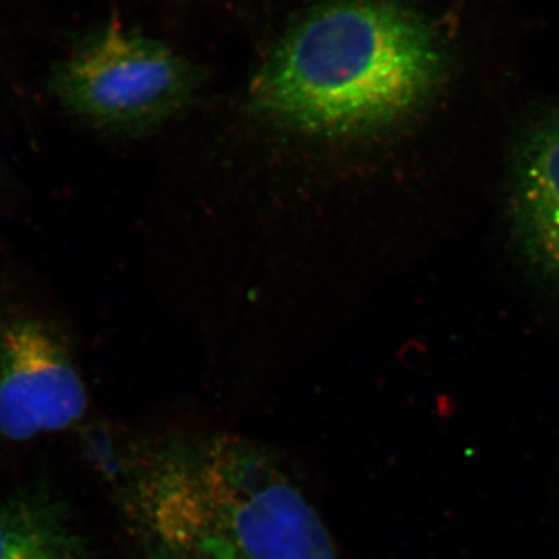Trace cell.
<instances>
[{
	"label": "cell",
	"mask_w": 559,
	"mask_h": 559,
	"mask_svg": "<svg viewBox=\"0 0 559 559\" xmlns=\"http://www.w3.org/2000/svg\"><path fill=\"white\" fill-rule=\"evenodd\" d=\"M0 559H91V547L62 499L31 487L0 496Z\"/></svg>",
	"instance_id": "8992f818"
},
{
	"label": "cell",
	"mask_w": 559,
	"mask_h": 559,
	"mask_svg": "<svg viewBox=\"0 0 559 559\" xmlns=\"http://www.w3.org/2000/svg\"><path fill=\"white\" fill-rule=\"evenodd\" d=\"M440 51L417 16L392 0H334L286 35L252 84L261 116L296 130H381L428 100Z\"/></svg>",
	"instance_id": "7a4b0ae2"
},
{
	"label": "cell",
	"mask_w": 559,
	"mask_h": 559,
	"mask_svg": "<svg viewBox=\"0 0 559 559\" xmlns=\"http://www.w3.org/2000/svg\"><path fill=\"white\" fill-rule=\"evenodd\" d=\"M90 414V395L64 341L38 319L0 325V439L69 432Z\"/></svg>",
	"instance_id": "277c9868"
},
{
	"label": "cell",
	"mask_w": 559,
	"mask_h": 559,
	"mask_svg": "<svg viewBox=\"0 0 559 559\" xmlns=\"http://www.w3.org/2000/svg\"><path fill=\"white\" fill-rule=\"evenodd\" d=\"M511 221L527 259L559 285V112L536 123L518 151Z\"/></svg>",
	"instance_id": "5b68a950"
},
{
	"label": "cell",
	"mask_w": 559,
	"mask_h": 559,
	"mask_svg": "<svg viewBox=\"0 0 559 559\" xmlns=\"http://www.w3.org/2000/svg\"><path fill=\"white\" fill-rule=\"evenodd\" d=\"M103 436L91 448L132 559H340L274 448L207 428Z\"/></svg>",
	"instance_id": "6da1fadb"
},
{
	"label": "cell",
	"mask_w": 559,
	"mask_h": 559,
	"mask_svg": "<svg viewBox=\"0 0 559 559\" xmlns=\"http://www.w3.org/2000/svg\"><path fill=\"white\" fill-rule=\"evenodd\" d=\"M194 76L171 49L110 21L58 66L51 90L75 116L106 128H134L171 114Z\"/></svg>",
	"instance_id": "3957f363"
}]
</instances>
